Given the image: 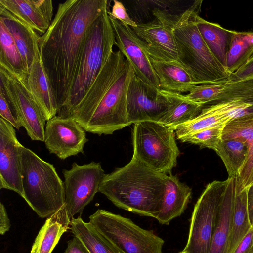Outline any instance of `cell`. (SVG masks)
<instances>
[{
    "instance_id": "6",
    "label": "cell",
    "mask_w": 253,
    "mask_h": 253,
    "mask_svg": "<svg viewBox=\"0 0 253 253\" xmlns=\"http://www.w3.org/2000/svg\"><path fill=\"white\" fill-rule=\"evenodd\" d=\"M133 157L154 170L171 175L180 151L174 130L159 122L134 124Z\"/></svg>"
},
{
    "instance_id": "31",
    "label": "cell",
    "mask_w": 253,
    "mask_h": 253,
    "mask_svg": "<svg viewBox=\"0 0 253 253\" xmlns=\"http://www.w3.org/2000/svg\"><path fill=\"white\" fill-rule=\"evenodd\" d=\"M0 66L22 79H26V70L14 40L0 20Z\"/></svg>"
},
{
    "instance_id": "44",
    "label": "cell",
    "mask_w": 253,
    "mask_h": 253,
    "mask_svg": "<svg viewBox=\"0 0 253 253\" xmlns=\"http://www.w3.org/2000/svg\"><path fill=\"white\" fill-rule=\"evenodd\" d=\"M252 226L253 227V225H252Z\"/></svg>"
},
{
    "instance_id": "28",
    "label": "cell",
    "mask_w": 253,
    "mask_h": 253,
    "mask_svg": "<svg viewBox=\"0 0 253 253\" xmlns=\"http://www.w3.org/2000/svg\"><path fill=\"white\" fill-rule=\"evenodd\" d=\"M248 189L240 190L237 178L228 253H234L252 227L248 210Z\"/></svg>"
},
{
    "instance_id": "23",
    "label": "cell",
    "mask_w": 253,
    "mask_h": 253,
    "mask_svg": "<svg viewBox=\"0 0 253 253\" xmlns=\"http://www.w3.org/2000/svg\"><path fill=\"white\" fill-rule=\"evenodd\" d=\"M192 198V190L172 175L168 176L160 212L156 219L161 225H169L185 211Z\"/></svg>"
},
{
    "instance_id": "27",
    "label": "cell",
    "mask_w": 253,
    "mask_h": 253,
    "mask_svg": "<svg viewBox=\"0 0 253 253\" xmlns=\"http://www.w3.org/2000/svg\"><path fill=\"white\" fill-rule=\"evenodd\" d=\"M161 90L169 100V106L167 114L159 122L172 129L195 118L204 107L181 93Z\"/></svg>"
},
{
    "instance_id": "2",
    "label": "cell",
    "mask_w": 253,
    "mask_h": 253,
    "mask_svg": "<svg viewBox=\"0 0 253 253\" xmlns=\"http://www.w3.org/2000/svg\"><path fill=\"white\" fill-rule=\"evenodd\" d=\"M168 176L132 156L126 165L104 174L99 192L120 209L156 219Z\"/></svg>"
},
{
    "instance_id": "25",
    "label": "cell",
    "mask_w": 253,
    "mask_h": 253,
    "mask_svg": "<svg viewBox=\"0 0 253 253\" xmlns=\"http://www.w3.org/2000/svg\"><path fill=\"white\" fill-rule=\"evenodd\" d=\"M66 204L47 218L32 245L30 253H51L61 236L70 229Z\"/></svg>"
},
{
    "instance_id": "7",
    "label": "cell",
    "mask_w": 253,
    "mask_h": 253,
    "mask_svg": "<svg viewBox=\"0 0 253 253\" xmlns=\"http://www.w3.org/2000/svg\"><path fill=\"white\" fill-rule=\"evenodd\" d=\"M89 222L121 253H162L164 240L129 218L98 209L89 216Z\"/></svg>"
},
{
    "instance_id": "21",
    "label": "cell",
    "mask_w": 253,
    "mask_h": 253,
    "mask_svg": "<svg viewBox=\"0 0 253 253\" xmlns=\"http://www.w3.org/2000/svg\"><path fill=\"white\" fill-rule=\"evenodd\" d=\"M26 85L42 110L46 121L57 114L58 105L41 59L34 61L29 69Z\"/></svg>"
},
{
    "instance_id": "33",
    "label": "cell",
    "mask_w": 253,
    "mask_h": 253,
    "mask_svg": "<svg viewBox=\"0 0 253 253\" xmlns=\"http://www.w3.org/2000/svg\"><path fill=\"white\" fill-rule=\"evenodd\" d=\"M253 56V32H237L232 37L226 60L230 76L236 72Z\"/></svg>"
},
{
    "instance_id": "11",
    "label": "cell",
    "mask_w": 253,
    "mask_h": 253,
    "mask_svg": "<svg viewBox=\"0 0 253 253\" xmlns=\"http://www.w3.org/2000/svg\"><path fill=\"white\" fill-rule=\"evenodd\" d=\"M62 173L68 216L70 219L78 213L81 216L84 207L99 192L104 171L100 163L92 161L80 165L74 162L71 169H63Z\"/></svg>"
},
{
    "instance_id": "1",
    "label": "cell",
    "mask_w": 253,
    "mask_h": 253,
    "mask_svg": "<svg viewBox=\"0 0 253 253\" xmlns=\"http://www.w3.org/2000/svg\"><path fill=\"white\" fill-rule=\"evenodd\" d=\"M108 2L68 0L60 3L48 29L39 37L41 59L56 99L58 111L69 98L87 31L108 8Z\"/></svg>"
},
{
    "instance_id": "36",
    "label": "cell",
    "mask_w": 253,
    "mask_h": 253,
    "mask_svg": "<svg viewBox=\"0 0 253 253\" xmlns=\"http://www.w3.org/2000/svg\"><path fill=\"white\" fill-rule=\"evenodd\" d=\"M0 117L2 118L17 130L22 126L18 117L6 100L2 92L0 90Z\"/></svg>"
},
{
    "instance_id": "42",
    "label": "cell",
    "mask_w": 253,
    "mask_h": 253,
    "mask_svg": "<svg viewBox=\"0 0 253 253\" xmlns=\"http://www.w3.org/2000/svg\"><path fill=\"white\" fill-rule=\"evenodd\" d=\"M248 210L251 225H253V185L248 191Z\"/></svg>"
},
{
    "instance_id": "16",
    "label": "cell",
    "mask_w": 253,
    "mask_h": 253,
    "mask_svg": "<svg viewBox=\"0 0 253 253\" xmlns=\"http://www.w3.org/2000/svg\"><path fill=\"white\" fill-rule=\"evenodd\" d=\"M127 62L128 61L119 50L113 51L112 53L71 116L82 127L91 116L105 93L121 74Z\"/></svg>"
},
{
    "instance_id": "38",
    "label": "cell",
    "mask_w": 253,
    "mask_h": 253,
    "mask_svg": "<svg viewBox=\"0 0 253 253\" xmlns=\"http://www.w3.org/2000/svg\"><path fill=\"white\" fill-rule=\"evenodd\" d=\"M253 79V56L238 70L231 74L226 83Z\"/></svg>"
},
{
    "instance_id": "4",
    "label": "cell",
    "mask_w": 253,
    "mask_h": 253,
    "mask_svg": "<svg viewBox=\"0 0 253 253\" xmlns=\"http://www.w3.org/2000/svg\"><path fill=\"white\" fill-rule=\"evenodd\" d=\"M108 11L105 9L87 31L69 98L57 112L59 117L71 116L114 51L115 37Z\"/></svg>"
},
{
    "instance_id": "26",
    "label": "cell",
    "mask_w": 253,
    "mask_h": 253,
    "mask_svg": "<svg viewBox=\"0 0 253 253\" xmlns=\"http://www.w3.org/2000/svg\"><path fill=\"white\" fill-rule=\"evenodd\" d=\"M196 24L211 53L226 68L227 56L235 31L227 30L217 23L207 21L199 15L196 18Z\"/></svg>"
},
{
    "instance_id": "29",
    "label": "cell",
    "mask_w": 253,
    "mask_h": 253,
    "mask_svg": "<svg viewBox=\"0 0 253 253\" xmlns=\"http://www.w3.org/2000/svg\"><path fill=\"white\" fill-rule=\"evenodd\" d=\"M230 120L219 111L216 104L205 105L195 118L173 128L176 138L180 141L184 138L203 130L221 125Z\"/></svg>"
},
{
    "instance_id": "13",
    "label": "cell",
    "mask_w": 253,
    "mask_h": 253,
    "mask_svg": "<svg viewBox=\"0 0 253 253\" xmlns=\"http://www.w3.org/2000/svg\"><path fill=\"white\" fill-rule=\"evenodd\" d=\"M169 106V100L161 89L145 83L134 74L126 97V110L130 125L144 121L159 122Z\"/></svg>"
},
{
    "instance_id": "20",
    "label": "cell",
    "mask_w": 253,
    "mask_h": 253,
    "mask_svg": "<svg viewBox=\"0 0 253 253\" xmlns=\"http://www.w3.org/2000/svg\"><path fill=\"white\" fill-rule=\"evenodd\" d=\"M239 139L246 143L248 154L237 177L241 190L253 185V115L231 120L225 126L222 139Z\"/></svg>"
},
{
    "instance_id": "8",
    "label": "cell",
    "mask_w": 253,
    "mask_h": 253,
    "mask_svg": "<svg viewBox=\"0 0 253 253\" xmlns=\"http://www.w3.org/2000/svg\"><path fill=\"white\" fill-rule=\"evenodd\" d=\"M226 182L209 183L195 203L183 249L187 253H210Z\"/></svg>"
},
{
    "instance_id": "14",
    "label": "cell",
    "mask_w": 253,
    "mask_h": 253,
    "mask_svg": "<svg viewBox=\"0 0 253 253\" xmlns=\"http://www.w3.org/2000/svg\"><path fill=\"white\" fill-rule=\"evenodd\" d=\"M88 139L85 130L72 117L56 115L47 121L45 127V145L50 153L65 160L79 153Z\"/></svg>"
},
{
    "instance_id": "24",
    "label": "cell",
    "mask_w": 253,
    "mask_h": 253,
    "mask_svg": "<svg viewBox=\"0 0 253 253\" xmlns=\"http://www.w3.org/2000/svg\"><path fill=\"white\" fill-rule=\"evenodd\" d=\"M151 62L161 89L182 93L189 92L199 84L189 71L177 60Z\"/></svg>"
},
{
    "instance_id": "39",
    "label": "cell",
    "mask_w": 253,
    "mask_h": 253,
    "mask_svg": "<svg viewBox=\"0 0 253 253\" xmlns=\"http://www.w3.org/2000/svg\"><path fill=\"white\" fill-rule=\"evenodd\" d=\"M234 253H253V227L252 226Z\"/></svg>"
},
{
    "instance_id": "40",
    "label": "cell",
    "mask_w": 253,
    "mask_h": 253,
    "mask_svg": "<svg viewBox=\"0 0 253 253\" xmlns=\"http://www.w3.org/2000/svg\"><path fill=\"white\" fill-rule=\"evenodd\" d=\"M64 253H90L82 242L75 236L67 242Z\"/></svg>"
},
{
    "instance_id": "5",
    "label": "cell",
    "mask_w": 253,
    "mask_h": 253,
    "mask_svg": "<svg viewBox=\"0 0 253 253\" xmlns=\"http://www.w3.org/2000/svg\"><path fill=\"white\" fill-rule=\"evenodd\" d=\"M23 198L41 218H48L65 204L64 182L54 166L20 147Z\"/></svg>"
},
{
    "instance_id": "41",
    "label": "cell",
    "mask_w": 253,
    "mask_h": 253,
    "mask_svg": "<svg viewBox=\"0 0 253 253\" xmlns=\"http://www.w3.org/2000/svg\"><path fill=\"white\" fill-rule=\"evenodd\" d=\"M11 224L4 205L0 203V234L4 235L9 231Z\"/></svg>"
},
{
    "instance_id": "43",
    "label": "cell",
    "mask_w": 253,
    "mask_h": 253,
    "mask_svg": "<svg viewBox=\"0 0 253 253\" xmlns=\"http://www.w3.org/2000/svg\"><path fill=\"white\" fill-rule=\"evenodd\" d=\"M178 253H187L185 251L182 250V251L179 252Z\"/></svg>"
},
{
    "instance_id": "22",
    "label": "cell",
    "mask_w": 253,
    "mask_h": 253,
    "mask_svg": "<svg viewBox=\"0 0 253 253\" xmlns=\"http://www.w3.org/2000/svg\"><path fill=\"white\" fill-rule=\"evenodd\" d=\"M236 177H228L220 206L210 253H228L232 226Z\"/></svg>"
},
{
    "instance_id": "30",
    "label": "cell",
    "mask_w": 253,
    "mask_h": 253,
    "mask_svg": "<svg viewBox=\"0 0 253 253\" xmlns=\"http://www.w3.org/2000/svg\"><path fill=\"white\" fill-rule=\"evenodd\" d=\"M70 224L72 232L82 242L90 253H121L89 222H84L81 216L71 218Z\"/></svg>"
},
{
    "instance_id": "34",
    "label": "cell",
    "mask_w": 253,
    "mask_h": 253,
    "mask_svg": "<svg viewBox=\"0 0 253 253\" xmlns=\"http://www.w3.org/2000/svg\"><path fill=\"white\" fill-rule=\"evenodd\" d=\"M226 83H215L195 86L186 95L189 99L204 106L214 102L225 88Z\"/></svg>"
},
{
    "instance_id": "12",
    "label": "cell",
    "mask_w": 253,
    "mask_h": 253,
    "mask_svg": "<svg viewBox=\"0 0 253 253\" xmlns=\"http://www.w3.org/2000/svg\"><path fill=\"white\" fill-rule=\"evenodd\" d=\"M154 20L132 28L144 42L151 59L157 61L177 60L178 49L173 32L176 16L159 8L153 10Z\"/></svg>"
},
{
    "instance_id": "3",
    "label": "cell",
    "mask_w": 253,
    "mask_h": 253,
    "mask_svg": "<svg viewBox=\"0 0 253 253\" xmlns=\"http://www.w3.org/2000/svg\"><path fill=\"white\" fill-rule=\"evenodd\" d=\"M202 2L195 1L176 17L173 32L178 49L177 61L199 84L226 83L229 73L211 53L196 24Z\"/></svg>"
},
{
    "instance_id": "17",
    "label": "cell",
    "mask_w": 253,
    "mask_h": 253,
    "mask_svg": "<svg viewBox=\"0 0 253 253\" xmlns=\"http://www.w3.org/2000/svg\"><path fill=\"white\" fill-rule=\"evenodd\" d=\"M21 145L15 128L0 117V189L13 191L22 197Z\"/></svg>"
},
{
    "instance_id": "32",
    "label": "cell",
    "mask_w": 253,
    "mask_h": 253,
    "mask_svg": "<svg viewBox=\"0 0 253 253\" xmlns=\"http://www.w3.org/2000/svg\"><path fill=\"white\" fill-rule=\"evenodd\" d=\"M215 151L221 159L228 177L238 176L247 157L246 143L239 139H222Z\"/></svg>"
},
{
    "instance_id": "10",
    "label": "cell",
    "mask_w": 253,
    "mask_h": 253,
    "mask_svg": "<svg viewBox=\"0 0 253 253\" xmlns=\"http://www.w3.org/2000/svg\"><path fill=\"white\" fill-rule=\"evenodd\" d=\"M25 80L0 66V90L32 140L44 142L45 118L28 89Z\"/></svg>"
},
{
    "instance_id": "19",
    "label": "cell",
    "mask_w": 253,
    "mask_h": 253,
    "mask_svg": "<svg viewBox=\"0 0 253 253\" xmlns=\"http://www.w3.org/2000/svg\"><path fill=\"white\" fill-rule=\"evenodd\" d=\"M0 20L12 36L28 74L34 61L41 59L38 42L40 35L0 6Z\"/></svg>"
},
{
    "instance_id": "15",
    "label": "cell",
    "mask_w": 253,
    "mask_h": 253,
    "mask_svg": "<svg viewBox=\"0 0 253 253\" xmlns=\"http://www.w3.org/2000/svg\"><path fill=\"white\" fill-rule=\"evenodd\" d=\"M109 18L115 34L116 45L129 62L136 76L145 83L161 89L143 41L131 27L117 19Z\"/></svg>"
},
{
    "instance_id": "9",
    "label": "cell",
    "mask_w": 253,
    "mask_h": 253,
    "mask_svg": "<svg viewBox=\"0 0 253 253\" xmlns=\"http://www.w3.org/2000/svg\"><path fill=\"white\" fill-rule=\"evenodd\" d=\"M134 74L128 61L121 74L83 126L85 131L99 135H108L130 125L126 110V97L130 82Z\"/></svg>"
},
{
    "instance_id": "37",
    "label": "cell",
    "mask_w": 253,
    "mask_h": 253,
    "mask_svg": "<svg viewBox=\"0 0 253 253\" xmlns=\"http://www.w3.org/2000/svg\"><path fill=\"white\" fill-rule=\"evenodd\" d=\"M109 17L117 19L131 28L136 27L137 23L132 20L127 14L123 4L118 0H113L111 11H108Z\"/></svg>"
},
{
    "instance_id": "35",
    "label": "cell",
    "mask_w": 253,
    "mask_h": 253,
    "mask_svg": "<svg viewBox=\"0 0 253 253\" xmlns=\"http://www.w3.org/2000/svg\"><path fill=\"white\" fill-rule=\"evenodd\" d=\"M226 125L203 130L184 138L181 142L194 144L201 148H207L215 151L222 140L223 130Z\"/></svg>"
},
{
    "instance_id": "18",
    "label": "cell",
    "mask_w": 253,
    "mask_h": 253,
    "mask_svg": "<svg viewBox=\"0 0 253 253\" xmlns=\"http://www.w3.org/2000/svg\"><path fill=\"white\" fill-rule=\"evenodd\" d=\"M0 6L40 36L45 33L53 20L51 0H0Z\"/></svg>"
}]
</instances>
